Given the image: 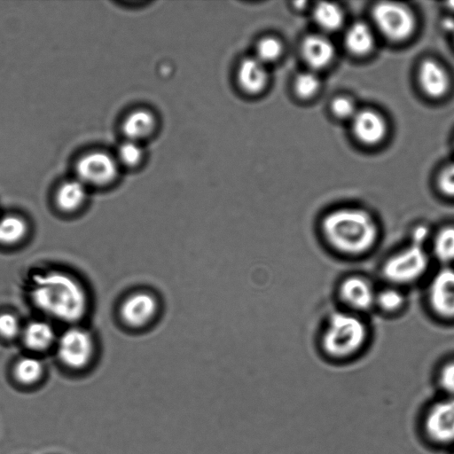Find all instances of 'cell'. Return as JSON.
<instances>
[{
	"mask_svg": "<svg viewBox=\"0 0 454 454\" xmlns=\"http://www.w3.org/2000/svg\"><path fill=\"white\" fill-rule=\"evenodd\" d=\"M20 325L17 317L11 313L0 314V335L12 339L19 334Z\"/></svg>",
	"mask_w": 454,
	"mask_h": 454,
	"instance_id": "obj_29",
	"label": "cell"
},
{
	"mask_svg": "<svg viewBox=\"0 0 454 454\" xmlns=\"http://www.w3.org/2000/svg\"><path fill=\"white\" fill-rule=\"evenodd\" d=\"M22 335L26 346L35 351L46 349L55 338L52 326L44 321L29 323L25 327Z\"/></svg>",
	"mask_w": 454,
	"mask_h": 454,
	"instance_id": "obj_17",
	"label": "cell"
},
{
	"mask_svg": "<svg viewBox=\"0 0 454 454\" xmlns=\"http://www.w3.org/2000/svg\"><path fill=\"white\" fill-rule=\"evenodd\" d=\"M449 5H450V7L451 9H453V10H454V2H450V3H449Z\"/></svg>",
	"mask_w": 454,
	"mask_h": 454,
	"instance_id": "obj_34",
	"label": "cell"
},
{
	"mask_svg": "<svg viewBox=\"0 0 454 454\" xmlns=\"http://www.w3.org/2000/svg\"><path fill=\"white\" fill-rule=\"evenodd\" d=\"M301 54L306 63L315 69L329 65L334 56L333 43L320 35H309L301 43Z\"/></svg>",
	"mask_w": 454,
	"mask_h": 454,
	"instance_id": "obj_12",
	"label": "cell"
},
{
	"mask_svg": "<svg viewBox=\"0 0 454 454\" xmlns=\"http://www.w3.org/2000/svg\"><path fill=\"white\" fill-rule=\"evenodd\" d=\"M86 184L79 179L64 183L56 195L58 206L64 211H74L81 207L86 199Z\"/></svg>",
	"mask_w": 454,
	"mask_h": 454,
	"instance_id": "obj_19",
	"label": "cell"
},
{
	"mask_svg": "<svg viewBox=\"0 0 454 454\" xmlns=\"http://www.w3.org/2000/svg\"><path fill=\"white\" fill-rule=\"evenodd\" d=\"M432 309L444 318H454V269L444 267L433 277L427 291Z\"/></svg>",
	"mask_w": 454,
	"mask_h": 454,
	"instance_id": "obj_10",
	"label": "cell"
},
{
	"mask_svg": "<svg viewBox=\"0 0 454 454\" xmlns=\"http://www.w3.org/2000/svg\"><path fill=\"white\" fill-rule=\"evenodd\" d=\"M368 327L360 314L336 308L329 311L317 334L319 355L331 364H343L356 356L366 344Z\"/></svg>",
	"mask_w": 454,
	"mask_h": 454,
	"instance_id": "obj_2",
	"label": "cell"
},
{
	"mask_svg": "<svg viewBox=\"0 0 454 454\" xmlns=\"http://www.w3.org/2000/svg\"><path fill=\"white\" fill-rule=\"evenodd\" d=\"M316 23L323 29L333 31L338 29L343 22L340 8L332 3H319L313 12Z\"/></svg>",
	"mask_w": 454,
	"mask_h": 454,
	"instance_id": "obj_22",
	"label": "cell"
},
{
	"mask_svg": "<svg viewBox=\"0 0 454 454\" xmlns=\"http://www.w3.org/2000/svg\"><path fill=\"white\" fill-rule=\"evenodd\" d=\"M442 26L446 31L454 33V18H445L442 22Z\"/></svg>",
	"mask_w": 454,
	"mask_h": 454,
	"instance_id": "obj_33",
	"label": "cell"
},
{
	"mask_svg": "<svg viewBox=\"0 0 454 454\" xmlns=\"http://www.w3.org/2000/svg\"><path fill=\"white\" fill-rule=\"evenodd\" d=\"M153 115L145 110L132 112L123 122V131L129 140L136 141L150 135L154 128Z\"/></svg>",
	"mask_w": 454,
	"mask_h": 454,
	"instance_id": "obj_18",
	"label": "cell"
},
{
	"mask_svg": "<svg viewBox=\"0 0 454 454\" xmlns=\"http://www.w3.org/2000/svg\"><path fill=\"white\" fill-rule=\"evenodd\" d=\"M78 179L85 184L103 185L112 182L118 172L117 163L108 154L94 152L84 155L76 165Z\"/></svg>",
	"mask_w": 454,
	"mask_h": 454,
	"instance_id": "obj_9",
	"label": "cell"
},
{
	"mask_svg": "<svg viewBox=\"0 0 454 454\" xmlns=\"http://www.w3.org/2000/svg\"><path fill=\"white\" fill-rule=\"evenodd\" d=\"M332 111L339 118H350L356 114L354 103L343 97L337 98L333 101Z\"/></svg>",
	"mask_w": 454,
	"mask_h": 454,
	"instance_id": "obj_30",
	"label": "cell"
},
{
	"mask_svg": "<svg viewBox=\"0 0 454 454\" xmlns=\"http://www.w3.org/2000/svg\"><path fill=\"white\" fill-rule=\"evenodd\" d=\"M439 395L454 397V359L443 363L435 376Z\"/></svg>",
	"mask_w": 454,
	"mask_h": 454,
	"instance_id": "obj_25",
	"label": "cell"
},
{
	"mask_svg": "<svg viewBox=\"0 0 454 454\" xmlns=\"http://www.w3.org/2000/svg\"><path fill=\"white\" fill-rule=\"evenodd\" d=\"M26 222L16 215H7L0 219V243L12 245L23 239L27 232Z\"/></svg>",
	"mask_w": 454,
	"mask_h": 454,
	"instance_id": "obj_23",
	"label": "cell"
},
{
	"mask_svg": "<svg viewBox=\"0 0 454 454\" xmlns=\"http://www.w3.org/2000/svg\"><path fill=\"white\" fill-rule=\"evenodd\" d=\"M434 257L444 264L454 262V225L440 229L433 239Z\"/></svg>",
	"mask_w": 454,
	"mask_h": 454,
	"instance_id": "obj_21",
	"label": "cell"
},
{
	"mask_svg": "<svg viewBox=\"0 0 454 454\" xmlns=\"http://www.w3.org/2000/svg\"><path fill=\"white\" fill-rule=\"evenodd\" d=\"M12 374L17 385L24 390H32L42 383L44 366L43 362L35 356H23L16 362Z\"/></svg>",
	"mask_w": 454,
	"mask_h": 454,
	"instance_id": "obj_15",
	"label": "cell"
},
{
	"mask_svg": "<svg viewBox=\"0 0 454 454\" xmlns=\"http://www.w3.org/2000/svg\"><path fill=\"white\" fill-rule=\"evenodd\" d=\"M427 266L428 255L425 247L411 243L387 259L382 266V274L395 285H406L419 279Z\"/></svg>",
	"mask_w": 454,
	"mask_h": 454,
	"instance_id": "obj_5",
	"label": "cell"
},
{
	"mask_svg": "<svg viewBox=\"0 0 454 454\" xmlns=\"http://www.w3.org/2000/svg\"><path fill=\"white\" fill-rule=\"evenodd\" d=\"M59 362L71 371L85 369L92 357L93 342L90 335L80 328L67 330L59 340L57 348Z\"/></svg>",
	"mask_w": 454,
	"mask_h": 454,
	"instance_id": "obj_7",
	"label": "cell"
},
{
	"mask_svg": "<svg viewBox=\"0 0 454 454\" xmlns=\"http://www.w3.org/2000/svg\"><path fill=\"white\" fill-rule=\"evenodd\" d=\"M376 294L370 280L360 274H348L339 279L334 294L338 308L357 314L375 306Z\"/></svg>",
	"mask_w": 454,
	"mask_h": 454,
	"instance_id": "obj_6",
	"label": "cell"
},
{
	"mask_svg": "<svg viewBox=\"0 0 454 454\" xmlns=\"http://www.w3.org/2000/svg\"><path fill=\"white\" fill-rule=\"evenodd\" d=\"M419 433L429 447L454 448V397L438 395L428 402L419 418Z\"/></svg>",
	"mask_w": 454,
	"mask_h": 454,
	"instance_id": "obj_4",
	"label": "cell"
},
{
	"mask_svg": "<svg viewBox=\"0 0 454 454\" xmlns=\"http://www.w3.org/2000/svg\"><path fill=\"white\" fill-rule=\"evenodd\" d=\"M438 186L444 195L454 197V164L448 166L440 174Z\"/></svg>",
	"mask_w": 454,
	"mask_h": 454,
	"instance_id": "obj_31",
	"label": "cell"
},
{
	"mask_svg": "<svg viewBox=\"0 0 454 454\" xmlns=\"http://www.w3.org/2000/svg\"><path fill=\"white\" fill-rule=\"evenodd\" d=\"M419 81L426 93L434 98L443 95L449 86L445 71L433 60H426L421 64Z\"/></svg>",
	"mask_w": 454,
	"mask_h": 454,
	"instance_id": "obj_16",
	"label": "cell"
},
{
	"mask_svg": "<svg viewBox=\"0 0 454 454\" xmlns=\"http://www.w3.org/2000/svg\"><path fill=\"white\" fill-rule=\"evenodd\" d=\"M320 81L313 72H304L297 75L294 81L296 94L303 98L312 97L319 89Z\"/></svg>",
	"mask_w": 454,
	"mask_h": 454,
	"instance_id": "obj_26",
	"label": "cell"
},
{
	"mask_svg": "<svg viewBox=\"0 0 454 454\" xmlns=\"http://www.w3.org/2000/svg\"><path fill=\"white\" fill-rule=\"evenodd\" d=\"M448 454H454V448L448 451Z\"/></svg>",
	"mask_w": 454,
	"mask_h": 454,
	"instance_id": "obj_35",
	"label": "cell"
},
{
	"mask_svg": "<svg viewBox=\"0 0 454 454\" xmlns=\"http://www.w3.org/2000/svg\"><path fill=\"white\" fill-rule=\"evenodd\" d=\"M372 17L379 29L391 40H403L414 29L412 14L396 3H379L373 8Z\"/></svg>",
	"mask_w": 454,
	"mask_h": 454,
	"instance_id": "obj_8",
	"label": "cell"
},
{
	"mask_svg": "<svg viewBox=\"0 0 454 454\" xmlns=\"http://www.w3.org/2000/svg\"><path fill=\"white\" fill-rule=\"evenodd\" d=\"M157 308V301L153 296L147 293H136L123 301L121 315L128 325L141 326L152 319Z\"/></svg>",
	"mask_w": 454,
	"mask_h": 454,
	"instance_id": "obj_11",
	"label": "cell"
},
{
	"mask_svg": "<svg viewBox=\"0 0 454 454\" xmlns=\"http://www.w3.org/2000/svg\"><path fill=\"white\" fill-rule=\"evenodd\" d=\"M353 130L356 137L365 144H375L386 132L384 120L375 112L364 110L353 117Z\"/></svg>",
	"mask_w": 454,
	"mask_h": 454,
	"instance_id": "obj_13",
	"label": "cell"
},
{
	"mask_svg": "<svg viewBox=\"0 0 454 454\" xmlns=\"http://www.w3.org/2000/svg\"><path fill=\"white\" fill-rule=\"evenodd\" d=\"M31 295L39 309L65 322L81 319L88 309L83 287L71 276L59 271L35 278Z\"/></svg>",
	"mask_w": 454,
	"mask_h": 454,
	"instance_id": "obj_3",
	"label": "cell"
},
{
	"mask_svg": "<svg viewBox=\"0 0 454 454\" xmlns=\"http://www.w3.org/2000/svg\"><path fill=\"white\" fill-rule=\"evenodd\" d=\"M318 239L331 254L356 258L367 254L377 243L379 226L366 210L340 206L325 211L317 220Z\"/></svg>",
	"mask_w": 454,
	"mask_h": 454,
	"instance_id": "obj_1",
	"label": "cell"
},
{
	"mask_svg": "<svg viewBox=\"0 0 454 454\" xmlns=\"http://www.w3.org/2000/svg\"><path fill=\"white\" fill-rule=\"evenodd\" d=\"M429 228L425 224H419L411 231V243L424 247L425 243L429 238Z\"/></svg>",
	"mask_w": 454,
	"mask_h": 454,
	"instance_id": "obj_32",
	"label": "cell"
},
{
	"mask_svg": "<svg viewBox=\"0 0 454 454\" xmlns=\"http://www.w3.org/2000/svg\"><path fill=\"white\" fill-rule=\"evenodd\" d=\"M405 303L404 294L395 287H386L376 294L375 306L386 312H396Z\"/></svg>",
	"mask_w": 454,
	"mask_h": 454,
	"instance_id": "obj_24",
	"label": "cell"
},
{
	"mask_svg": "<svg viewBox=\"0 0 454 454\" xmlns=\"http://www.w3.org/2000/svg\"><path fill=\"white\" fill-rule=\"evenodd\" d=\"M282 47L273 37L261 39L256 46V59L263 64L276 60L281 54Z\"/></svg>",
	"mask_w": 454,
	"mask_h": 454,
	"instance_id": "obj_27",
	"label": "cell"
},
{
	"mask_svg": "<svg viewBox=\"0 0 454 454\" xmlns=\"http://www.w3.org/2000/svg\"><path fill=\"white\" fill-rule=\"evenodd\" d=\"M345 44L353 54L368 53L373 45V35L370 27L363 22L354 23L347 30Z\"/></svg>",
	"mask_w": 454,
	"mask_h": 454,
	"instance_id": "obj_20",
	"label": "cell"
},
{
	"mask_svg": "<svg viewBox=\"0 0 454 454\" xmlns=\"http://www.w3.org/2000/svg\"><path fill=\"white\" fill-rule=\"evenodd\" d=\"M118 155L122 164L131 167L141 160L143 149L138 142L129 140L120 146Z\"/></svg>",
	"mask_w": 454,
	"mask_h": 454,
	"instance_id": "obj_28",
	"label": "cell"
},
{
	"mask_svg": "<svg viewBox=\"0 0 454 454\" xmlns=\"http://www.w3.org/2000/svg\"><path fill=\"white\" fill-rule=\"evenodd\" d=\"M238 81L239 86L247 93L262 91L268 81L265 64L256 58L245 59L238 69Z\"/></svg>",
	"mask_w": 454,
	"mask_h": 454,
	"instance_id": "obj_14",
	"label": "cell"
}]
</instances>
